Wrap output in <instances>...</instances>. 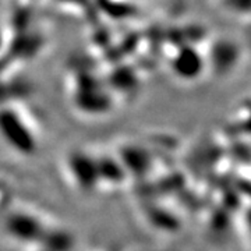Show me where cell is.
Segmentation results:
<instances>
[{
  "label": "cell",
  "mask_w": 251,
  "mask_h": 251,
  "mask_svg": "<svg viewBox=\"0 0 251 251\" xmlns=\"http://www.w3.org/2000/svg\"><path fill=\"white\" fill-rule=\"evenodd\" d=\"M230 7L240 16H251V0H230Z\"/></svg>",
  "instance_id": "6da1fadb"
}]
</instances>
